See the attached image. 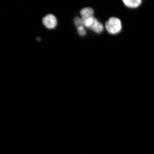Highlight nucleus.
I'll use <instances>...</instances> for the list:
<instances>
[{
  "mask_svg": "<svg viewBox=\"0 0 154 154\" xmlns=\"http://www.w3.org/2000/svg\"><path fill=\"white\" fill-rule=\"evenodd\" d=\"M105 29L110 34H117L122 31V21L118 18H110L105 23Z\"/></svg>",
  "mask_w": 154,
  "mask_h": 154,
  "instance_id": "obj_1",
  "label": "nucleus"
},
{
  "mask_svg": "<svg viewBox=\"0 0 154 154\" xmlns=\"http://www.w3.org/2000/svg\"><path fill=\"white\" fill-rule=\"evenodd\" d=\"M43 24L49 30H53L57 26V19L53 14H48L43 19Z\"/></svg>",
  "mask_w": 154,
  "mask_h": 154,
  "instance_id": "obj_2",
  "label": "nucleus"
},
{
  "mask_svg": "<svg viewBox=\"0 0 154 154\" xmlns=\"http://www.w3.org/2000/svg\"><path fill=\"white\" fill-rule=\"evenodd\" d=\"M94 10L91 8H84L80 10V16L82 20H86L93 17Z\"/></svg>",
  "mask_w": 154,
  "mask_h": 154,
  "instance_id": "obj_3",
  "label": "nucleus"
},
{
  "mask_svg": "<svg viewBox=\"0 0 154 154\" xmlns=\"http://www.w3.org/2000/svg\"><path fill=\"white\" fill-rule=\"evenodd\" d=\"M124 5L129 8H137L141 5L142 1L140 0H124Z\"/></svg>",
  "mask_w": 154,
  "mask_h": 154,
  "instance_id": "obj_4",
  "label": "nucleus"
},
{
  "mask_svg": "<svg viewBox=\"0 0 154 154\" xmlns=\"http://www.w3.org/2000/svg\"><path fill=\"white\" fill-rule=\"evenodd\" d=\"M96 21H97V19L94 18V17H91V18L86 19V20H82L83 26L85 28H89V29H91L92 26L95 24Z\"/></svg>",
  "mask_w": 154,
  "mask_h": 154,
  "instance_id": "obj_5",
  "label": "nucleus"
},
{
  "mask_svg": "<svg viewBox=\"0 0 154 154\" xmlns=\"http://www.w3.org/2000/svg\"><path fill=\"white\" fill-rule=\"evenodd\" d=\"M91 31H93L94 32H96V33H101V32H103V25L97 20V21L95 22V24L92 26V28L91 29Z\"/></svg>",
  "mask_w": 154,
  "mask_h": 154,
  "instance_id": "obj_6",
  "label": "nucleus"
},
{
  "mask_svg": "<svg viewBox=\"0 0 154 154\" xmlns=\"http://www.w3.org/2000/svg\"><path fill=\"white\" fill-rule=\"evenodd\" d=\"M77 30H78L79 35H80V36H85L87 34V32H86V28L84 27V26H79V28H77Z\"/></svg>",
  "mask_w": 154,
  "mask_h": 154,
  "instance_id": "obj_7",
  "label": "nucleus"
},
{
  "mask_svg": "<svg viewBox=\"0 0 154 154\" xmlns=\"http://www.w3.org/2000/svg\"><path fill=\"white\" fill-rule=\"evenodd\" d=\"M74 24L77 28H79V26H83V23H82V19L81 18H76L74 20Z\"/></svg>",
  "mask_w": 154,
  "mask_h": 154,
  "instance_id": "obj_8",
  "label": "nucleus"
}]
</instances>
